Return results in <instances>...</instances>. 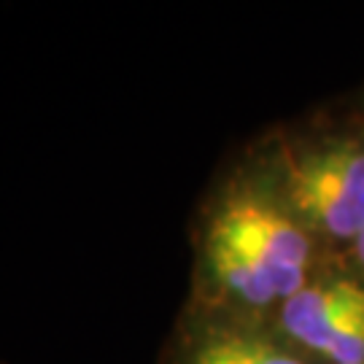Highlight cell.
Masks as SVG:
<instances>
[{"instance_id":"cell-5","label":"cell","mask_w":364,"mask_h":364,"mask_svg":"<svg viewBox=\"0 0 364 364\" xmlns=\"http://www.w3.org/2000/svg\"><path fill=\"white\" fill-rule=\"evenodd\" d=\"M356 257L362 259V264H364V232L356 237Z\"/></svg>"},{"instance_id":"cell-3","label":"cell","mask_w":364,"mask_h":364,"mask_svg":"<svg viewBox=\"0 0 364 364\" xmlns=\"http://www.w3.org/2000/svg\"><path fill=\"white\" fill-rule=\"evenodd\" d=\"M281 321L297 343L335 364H364V289L359 284H305L284 302Z\"/></svg>"},{"instance_id":"cell-4","label":"cell","mask_w":364,"mask_h":364,"mask_svg":"<svg viewBox=\"0 0 364 364\" xmlns=\"http://www.w3.org/2000/svg\"><path fill=\"white\" fill-rule=\"evenodd\" d=\"M186 364H302L291 353L270 340L240 335V332H213L200 340Z\"/></svg>"},{"instance_id":"cell-2","label":"cell","mask_w":364,"mask_h":364,"mask_svg":"<svg viewBox=\"0 0 364 364\" xmlns=\"http://www.w3.org/2000/svg\"><path fill=\"white\" fill-rule=\"evenodd\" d=\"M289 205L332 237L364 232V149L329 146L297 156L287 173Z\"/></svg>"},{"instance_id":"cell-1","label":"cell","mask_w":364,"mask_h":364,"mask_svg":"<svg viewBox=\"0 0 364 364\" xmlns=\"http://www.w3.org/2000/svg\"><path fill=\"white\" fill-rule=\"evenodd\" d=\"M205 257L224 291L246 305H270L305 287L311 243L284 208L237 195L210 221Z\"/></svg>"}]
</instances>
